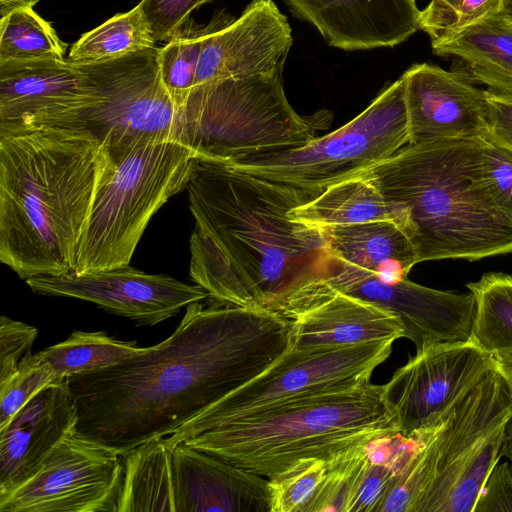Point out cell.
Listing matches in <instances>:
<instances>
[{"instance_id": "43", "label": "cell", "mask_w": 512, "mask_h": 512, "mask_svg": "<svg viewBox=\"0 0 512 512\" xmlns=\"http://www.w3.org/2000/svg\"><path fill=\"white\" fill-rule=\"evenodd\" d=\"M39 0H0V16H4L11 10L25 5L34 6Z\"/></svg>"}, {"instance_id": "21", "label": "cell", "mask_w": 512, "mask_h": 512, "mask_svg": "<svg viewBox=\"0 0 512 512\" xmlns=\"http://www.w3.org/2000/svg\"><path fill=\"white\" fill-rule=\"evenodd\" d=\"M170 447L174 512H270L267 478L184 442Z\"/></svg>"}, {"instance_id": "19", "label": "cell", "mask_w": 512, "mask_h": 512, "mask_svg": "<svg viewBox=\"0 0 512 512\" xmlns=\"http://www.w3.org/2000/svg\"><path fill=\"white\" fill-rule=\"evenodd\" d=\"M332 47L346 51L394 47L419 28L416 0H283Z\"/></svg>"}, {"instance_id": "13", "label": "cell", "mask_w": 512, "mask_h": 512, "mask_svg": "<svg viewBox=\"0 0 512 512\" xmlns=\"http://www.w3.org/2000/svg\"><path fill=\"white\" fill-rule=\"evenodd\" d=\"M332 257L333 270L325 284L395 314L403 325V337L412 341L416 350L434 343L470 339L475 314L471 292L437 290L408 279L386 283L366 270Z\"/></svg>"}, {"instance_id": "22", "label": "cell", "mask_w": 512, "mask_h": 512, "mask_svg": "<svg viewBox=\"0 0 512 512\" xmlns=\"http://www.w3.org/2000/svg\"><path fill=\"white\" fill-rule=\"evenodd\" d=\"M332 256L374 274L386 283L407 279L418 263L415 248L392 220L322 227Z\"/></svg>"}, {"instance_id": "31", "label": "cell", "mask_w": 512, "mask_h": 512, "mask_svg": "<svg viewBox=\"0 0 512 512\" xmlns=\"http://www.w3.org/2000/svg\"><path fill=\"white\" fill-rule=\"evenodd\" d=\"M368 444H356L327 460L322 483L306 512H349L371 464Z\"/></svg>"}, {"instance_id": "4", "label": "cell", "mask_w": 512, "mask_h": 512, "mask_svg": "<svg viewBox=\"0 0 512 512\" xmlns=\"http://www.w3.org/2000/svg\"><path fill=\"white\" fill-rule=\"evenodd\" d=\"M482 138L407 144L361 173L394 207L419 262L512 252V222L485 185Z\"/></svg>"}, {"instance_id": "16", "label": "cell", "mask_w": 512, "mask_h": 512, "mask_svg": "<svg viewBox=\"0 0 512 512\" xmlns=\"http://www.w3.org/2000/svg\"><path fill=\"white\" fill-rule=\"evenodd\" d=\"M409 144L482 138L489 133L485 90L468 72L414 64L403 74Z\"/></svg>"}, {"instance_id": "39", "label": "cell", "mask_w": 512, "mask_h": 512, "mask_svg": "<svg viewBox=\"0 0 512 512\" xmlns=\"http://www.w3.org/2000/svg\"><path fill=\"white\" fill-rule=\"evenodd\" d=\"M473 512H512V467L498 464L488 476Z\"/></svg>"}, {"instance_id": "14", "label": "cell", "mask_w": 512, "mask_h": 512, "mask_svg": "<svg viewBox=\"0 0 512 512\" xmlns=\"http://www.w3.org/2000/svg\"><path fill=\"white\" fill-rule=\"evenodd\" d=\"M292 44L290 24L272 0H253L236 18L218 11L207 24L194 87L231 77L282 74Z\"/></svg>"}, {"instance_id": "3", "label": "cell", "mask_w": 512, "mask_h": 512, "mask_svg": "<svg viewBox=\"0 0 512 512\" xmlns=\"http://www.w3.org/2000/svg\"><path fill=\"white\" fill-rule=\"evenodd\" d=\"M107 160L98 142L76 131L0 136V260L19 278L74 272Z\"/></svg>"}, {"instance_id": "34", "label": "cell", "mask_w": 512, "mask_h": 512, "mask_svg": "<svg viewBox=\"0 0 512 512\" xmlns=\"http://www.w3.org/2000/svg\"><path fill=\"white\" fill-rule=\"evenodd\" d=\"M510 0H431L420 10L419 28L431 42L509 8Z\"/></svg>"}, {"instance_id": "6", "label": "cell", "mask_w": 512, "mask_h": 512, "mask_svg": "<svg viewBox=\"0 0 512 512\" xmlns=\"http://www.w3.org/2000/svg\"><path fill=\"white\" fill-rule=\"evenodd\" d=\"M177 141L197 157L233 161L302 146L333 119L328 110L300 116L282 74L231 77L195 86L179 107Z\"/></svg>"}, {"instance_id": "8", "label": "cell", "mask_w": 512, "mask_h": 512, "mask_svg": "<svg viewBox=\"0 0 512 512\" xmlns=\"http://www.w3.org/2000/svg\"><path fill=\"white\" fill-rule=\"evenodd\" d=\"M409 141L405 87L400 77L359 115L329 134L299 147L226 163L273 182L322 192L388 159Z\"/></svg>"}, {"instance_id": "41", "label": "cell", "mask_w": 512, "mask_h": 512, "mask_svg": "<svg viewBox=\"0 0 512 512\" xmlns=\"http://www.w3.org/2000/svg\"><path fill=\"white\" fill-rule=\"evenodd\" d=\"M493 366L503 379L512 399V355L494 356Z\"/></svg>"}, {"instance_id": "29", "label": "cell", "mask_w": 512, "mask_h": 512, "mask_svg": "<svg viewBox=\"0 0 512 512\" xmlns=\"http://www.w3.org/2000/svg\"><path fill=\"white\" fill-rule=\"evenodd\" d=\"M144 351L136 342L118 340L104 331L75 330L65 341L38 354L49 364L56 379H61L116 365Z\"/></svg>"}, {"instance_id": "44", "label": "cell", "mask_w": 512, "mask_h": 512, "mask_svg": "<svg viewBox=\"0 0 512 512\" xmlns=\"http://www.w3.org/2000/svg\"><path fill=\"white\" fill-rule=\"evenodd\" d=\"M509 12H510V14L512 16V2H510V5H509Z\"/></svg>"}, {"instance_id": "33", "label": "cell", "mask_w": 512, "mask_h": 512, "mask_svg": "<svg viewBox=\"0 0 512 512\" xmlns=\"http://www.w3.org/2000/svg\"><path fill=\"white\" fill-rule=\"evenodd\" d=\"M327 469V460L303 458L268 479L270 512H306Z\"/></svg>"}, {"instance_id": "40", "label": "cell", "mask_w": 512, "mask_h": 512, "mask_svg": "<svg viewBox=\"0 0 512 512\" xmlns=\"http://www.w3.org/2000/svg\"><path fill=\"white\" fill-rule=\"evenodd\" d=\"M489 133L512 148V91L485 89Z\"/></svg>"}, {"instance_id": "36", "label": "cell", "mask_w": 512, "mask_h": 512, "mask_svg": "<svg viewBox=\"0 0 512 512\" xmlns=\"http://www.w3.org/2000/svg\"><path fill=\"white\" fill-rule=\"evenodd\" d=\"M481 167L491 198L512 222V148L486 134L482 137Z\"/></svg>"}, {"instance_id": "37", "label": "cell", "mask_w": 512, "mask_h": 512, "mask_svg": "<svg viewBox=\"0 0 512 512\" xmlns=\"http://www.w3.org/2000/svg\"><path fill=\"white\" fill-rule=\"evenodd\" d=\"M213 0H141L138 5L155 41H168L189 19L191 13Z\"/></svg>"}, {"instance_id": "20", "label": "cell", "mask_w": 512, "mask_h": 512, "mask_svg": "<svg viewBox=\"0 0 512 512\" xmlns=\"http://www.w3.org/2000/svg\"><path fill=\"white\" fill-rule=\"evenodd\" d=\"M282 316L290 322V348L299 350L395 341L404 335L392 312L325 283Z\"/></svg>"}, {"instance_id": "2", "label": "cell", "mask_w": 512, "mask_h": 512, "mask_svg": "<svg viewBox=\"0 0 512 512\" xmlns=\"http://www.w3.org/2000/svg\"><path fill=\"white\" fill-rule=\"evenodd\" d=\"M186 189L195 220L189 274L214 302L282 315L330 277L322 229L289 215L321 192L200 157Z\"/></svg>"}, {"instance_id": "18", "label": "cell", "mask_w": 512, "mask_h": 512, "mask_svg": "<svg viewBox=\"0 0 512 512\" xmlns=\"http://www.w3.org/2000/svg\"><path fill=\"white\" fill-rule=\"evenodd\" d=\"M77 406L67 378L31 398L0 428V500L27 482L48 455L75 431Z\"/></svg>"}, {"instance_id": "28", "label": "cell", "mask_w": 512, "mask_h": 512, "mask_svg": "<svg viewBox=\"0 0 512 512\" xmlns=\"http://www.w3.org/2000/svg\"><path fill=\"white\" fill-rule=\"evenodd\" d=\"M155 43L137 4L83 34L72 45L67 58L78 64L100 63L154 48Z\"/></svg>"}, {"instance_id": "24", "label": "cell", "mask_w": 512, "mask_h": 512, "mask_svg": "<svg viewBox=\"0 0 512 512\" xmlns=\"http://www.w3.org/2000/svg\"><path fill=\"white\" fill-rule=\"evenodd\" d=\"M506 422L481 436L438 472L420 498L415 512H473L479 494L501 456Z\"/></svg>"}, {"instance_id": "42", "label": "cell", "mask_w": 512, "mask_h": 512, "mask_svg": "<svg viewBox=\"0 0 512 512\" xmlns=\"http://www.w3.org/2000/svg\"><path fill=\"white\" fill-rule=\"evenodd\" d=\"M500 455L506 457L512 467V414L505 424L504 438Z\"/></svg>"}, {"instance_id": "11", "label": "cell", "mask_w": 512, "mask_h": 512, "mask_svg": "<svg viewBox=\"0 0 512 512\" xmlns=\"http://www.w3.org/2000/svg\"><path fill=\"white\" fill-rule=\"evenodd\" d=\"M123 479L122 455L74 431L0 512H118Z\"/></svg>"}, {"instance_id": "1", "label": "cell", "mask_w": 512, "mask_h": 512, "mask_svg": "<svg viewBox=\"0 0 512 512\" xmlns=\"http://www.w3.org/2000/svg\"><path fill=\"white\" fill-rule=\"evenodd\" d=\"M290 334L277 312L190 303L161 343L67 378L75 433L120 455L165 438L266 370L289 349Z\"/></svg>"}, {"instance_id": "7", "label": "cell", "mask_w": 512, "mask_h": 512, "mask_svg": "<svg viewBox=\"0 0 512 512\" xmlns=\"http://www.w3.org/2000/svg\"><path fill=\"white\" fill-rule=\"evenodd\" d=\"M196 157L174 140H141L107 156L73 274L129 265L152 216L186 189Z\"/></svg>"}, {"instance_id": "32", "label": "cell", "mask_w": 512, "mask_h": 512, "mask_svg": "<svg viewBox=\"0 0 512 512\" xmlns=\"http://www.w3.org/2000/svg\"><path fill=\"white\" fill-rule=\"evenodd\" d=\"M207 25L189 19L159 48L161 80L179 108L194 87L201 46Z\"/></svg>"}, {"instance_id": "17", "label": "cell", "mask_w": 512, "mask_h": 512, "mask_svg": "<svg viewBox=\"0 0 512 512\" xmlns=\"http://www.w3.org/2000/svg\"><path fill=\"white\" fill-rule=\"evenodd\" d=\"M92 99L85 74L68 58L0 61V136L47 126Z\"/></svg>"}, {"instance_id": "30", "label": "cell", "mask_w": 512, "mask_h": 512, "mask_svg": "<svg viewBox=\"0 0 512 512\" xmlns=\"http://www.w3.org/2000/svg\"><path fill=\"white\" fill-rule=\"evenodd\" d=\"M66 48L31 5L17 7L0 19V61L65 59Z\"/></svg>"}, {"instance_id": "26", "label": "cell", "mask_w": 512, "mask_h": 512, "mask_svg": "<svg viewBox=\"0 0 512 512\" xmlns=\"http://www.w3.org/2000/svg\"><path fill=\"white\" fill-rule=\"evenodd\" d=\"M122 457L118 512H174L171 447L164 439L148 441Z\"/></svg>"}, {"instance_id": "10", "label": "cell", "mask_w": 512, "mask_h": 512, "mask_svg": "<svg viewBox=\"0 0 512 512\" xmlns=\"http://www.w3.org/2000/svg\"><path fill=\"white\" fill-rule=\"evenodd\" d=\"M393 340L313 349L290 348L258 376L190 419L164 441L172 446L225 421L307 395L369 384Z\"/></svg>"}, {"instance_id": "25", "label": "cell", "mask_w": 512, "mask_h": 512, "mask_svg": "<svg viewBox=\"0 0 512 512\" xmlns=\"http://www.w3.org/2000/svg\"><path fill=\"white\" fill-rule=\"evenodd\" d=\"M289 215L319 228L374 220H392L400 225L394 207L362 175L329 186L308 202L293 208Z\"/></svg>"}, {"instance_id": "27", "label": "cell", "mask_w": 512, "mask_h": 512, "mask_svg": "<svg viewBox=\"0 0 512 512\" xmlns=\"http://www.w3.org/2000/svg\"><path fill=\"white\" fill-rule=\"evenodd\" d=\"M467 287L475 299L470 339L492 357L512 355V275L487 273Z\"/></svg>"}, {"instance_id": "15", "label": "cell", "mask_w": 512, "mask_h": 512, "mask_svg": "<svg viewBox=\"0 0 512 512\" xmlns=\"http://www.w3.org/2000/svg\"><path fill=\"white\" fill-rule=\"evenodd\" d=\"M26 283L37 294L92 302L140 325L158 324L177 315L184 306L208 297L197 284L147 274L129 265L82 275L32 277Z\"/></svg>"}, {"instance_id": "23", "label": "cell", "mask_w": 512, "mask_h": 512, "mask_svg": "<svg viewBox=\"0 0 512 512\" xmlns=\"http://www.w3.org/2000/svg\"><path fill=\"white\" fill-rule=\"evenodd\" d=\"M433 53L455 57L468 73L496 91H512V16L509 8L431 42Z\"/></svg>"}, {"instance_id": "35", "label": "cell", "mask_w": 512, "mask_h": 512, "mask_svg": "<svg viewBox=\"0 0 512 512\" xmlns=\"http://www.w3.org/2000/svg\"><path fill=\"white\" fill-rule=\"evenodd\" d=\"M56 379L51 367L37 353L24 358L16 371L0 383V428L38 392Z\"/></svg>"}, {"instance_id": "5", "label": "cell", "mask_w": 512, "mask_h": 512, "mask_svg": "<svg viewBox=\"0 0 512 512\" xmlns=\"http://www.w3.org/2000/svg\"><path fill=\"white\" fill-rule=\"evenodd\" d=\"M397 433L383 385L370 382L291 399L194 433L182 442L270 479L300 459L328 460L356 444Z\"/></svg>"}, {"instance_id": "9", "label": "cell", "mask_w": 512, "mask_h": 512, "mask_svg": "<svg viewBox=\"0 0 512 512\" xmlns=\"http://www.w3.org/2000/svg\"><path fill=\"white\" fill-rule=\"evenodd\" d=\"M158 51L154 47L115 60L77 63L93 100L44 127L82 133L98 142L107 156L141 140L177 141L179 108L162 83Z\"/></svg>"}, {"instance_id": "38", "label": "cell", "mask_w": 512, "mask_h": 512, "mask_svg": "<svg viewBox=\"0 0 512 512\" xmlns=\"http://www.w3.org/2000/svg\"><path fill=\"white\" fill-rule=\"evenodd\" d=\"M36 327L6 315L0 317V383L7 380L24 358L32 354Z\"/></svg>"}, {"instance_id": "12", "label": "cell", "mask_w": 512, "mask_h": 512, "mask_svg": "<svg viewBox=\"0 0 512 512\" xmlns=\"http://www.w3.org/2000/svg\"><path fill=\"white\" fill-rule=\"evenodd\" d=\"M493 367V357L471 339L417 349L383 385L399 431L410 437L442 423Z\"/></svg>"}]
</instances>
